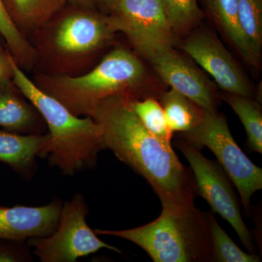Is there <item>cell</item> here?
Returning <instances> with one entry per match:
<instances>
[{
    "label": "cell",
    "mask_w": 262,
    "mask_h": 262,
    "mask_svg": "<svg viewBox=\"0 0 262 262\" xmlns=\"http://www.w3.org/2000/svg\"><path fill=\"white\" fill-rule=\"evenodd\" d=\"M132 94L103 100L89 113L102 130L105 149L149 183L163 209L177 210L194 205L195 182L191 169L181 163L171 144L157 138L144 126L132 106Z\"/></svg>",
    "instance_id": "obj_1"
},
{
    "label": "cell",
    "mask_w": 262,
    "mask_h": 262,
    "mask_svg": "<svg viewBox=\"0 0 262 262\" xmlns=\"http://www.w3.org/2000/svg\"><path fill=\"white\" fill-rule=\"evenodd\" d=\"M10 67L15 86L37 108L49 130L42 158L67 176L96 167L98 153L105 149L101 126L91 117L74 115L61 101L37 87L12 56Z\"/></svg>",
    "instance_id": "obj_2"
},
{
    "label": "cell",
    "mask_w": 262,
    "mask_h": 262,
    "mask_svg": "<svg viewBox=\"0 0 262 262\" xmlns=\"http://www.w3.org/2000/svg\"><path fill=\"white\" fill-rule=\"evenodd\" d=\"M97 235L120 237L142 248L155 262H213L207 213L194 205L163 209L158 218L141 227L125 230L96 229Z\"/></svg>",
    "instance_id": "obj_3"
},
{
    "label": "cell",
    "mask_w": 262,
    "mask_h": 262,
    "mask_svg": "<svg viewBox=\"0 0 262 262\" xmlns=\"http://www.w3.org/2000/svg\"><path fill=\"white\" fill-rule=\"evenodd\" d=\"M146 77L142 62L127 50L119 48L110 52L89 73L79 77H49L43 91L61 101L74 115L89 116L106 98L131 94Z\"/></svg>",
    "instance_id": "obj_4"
},
{
    "label": "cell",
    "mask_w": 262,
    "mask_h": 262,
    "mask_svg": "<svg viewBox=\"0 0 262 262\" xmlns=\"http://www.w3.org/2000/svg\"><path fill=\"white\" fill-rule=\"evenodd\" d=\"M182 134V138L196 149L206 146L215 155L238 191L243 206L249 214L251 196L262 189V169L253 163L237 145L225 117L217 112L204 110L198 125Z\"/></svg>",
    "instance_id": "obj_5"
},
{
    "label": "cell",
    "mask_w": 262,
    "mask_h": 262,
    "mask_svg": "<svg viewBox=\"0 0 262 262\" xmlns=\"http://www.w3.org/2000/svg\"><path fill=\"white\" fill-rule=\"evenodd\" d=\"M89 208L84 196L76 194L66 201L60 213L58 228L47 237L27 239L33 254L42 262H75L106 248L118 253L122 251L97 237L86 222Z\"/></svg>",
    "instance_id": "obj_6"
},
{
    "label": "cell",
    "mask_w": 262,
    "mask_h": 262,
    "mask_svg": "<svg viewBox=\"0 0 262 262\" xmlns=\"http://www.w3.org/2000/svg\"><path fill=\"white\" fill-rule=\"evenodd\" d=\"M106 18L114 32L125 34L146 58L177 42L165 0H120Z\"/></svg>",
    "instance_id": "obj_7"
},
{
    "label": "cell",
    "mask_w": 262,
    "mask_h": 262,
    "mask_svg": "<svg viewBox=\"0 0 262 262\" xmlns=\"http://www.w3.org/2000/svg\"><path fill=\"white\" fill-rule=\"evenodd\" d=\"M176 146L189 162L198 195L208 203L212 211L230 224L246 249L254 253L251 234L243 220L238 198L228 175L220 164L206 158L201 150L183 138L177 141Z\"/></svg>",
    "instance_id": "obj_8"
},
{
    "label": "cell",
    "mask_w": 262,
    "mask_h": 262,
    "mask_svg": "<svg viewBox=\"0 0 262 262\" xmlns=\"http://www.w3.org/2000/svg\"><path fill=\"white\" fill-rule=\"evenodd\" d=\"M181 48L226 93L253 98V89L247 77L213 33L203 30L191 33Z\"/></svg>",
    "instance_id": "obj_9"
},
{
    "label": "cell",
    "mask_w": 262,
    "mask_h": 262,
    "mask_svg": "<svg viewBox=\"0 0 262 262\" xmlns=\"http://www.w3.org/2000/svg\"><path fill=\"white\" fill-rule=\"evenodd\" d=\"M160 78L172 89L209 113H216L211 84L196 67L174 50L168 48L148 58Z\"/></svg>",
    "instance_id": "obj_10"
},
{
    "label": "cell",
    "mask_w": 262,
    "mask_h": 262,
    "mask_svg": "<svg viewBox=\"0 0 262 262\" xmlns=\"http://www.w3.org/2000/svg\"><path fill=\"white\" fill-rule=\"evenodd\" d=\"M115 33L106 15L96 14L94 10L79 9L62 20L55 34L54 42L63 53L80 54L101 47Z\"/></svg>",
    "instance_id": "obj_11"
},
{
    "label": "cell",
    "mask_w": 262,
    "mask_h": 262,
    "mask_svg": "<svg viewBox=\"0 0 262 262\" xmlns=\"http://www.w3.org/2000/svg\"><path fill=\"white\" fill-rule=\"evenodd\" d=\"M63 201L54 198L39 207H0V239L27 241L47 237L58 228Z\"/></svg>",
    "instance_id": "obj_12"
},
{
    "label": "cell",
    "mask_w": 262,
    "mask_h": 262,
    "mask_svg": "<svg viewBox=\"0 0 262 262\" xmlns=\"http://www.w3.org/2000/svg\"><path fill=\"white\" fill-rule=\"evenodd\" d=\"M49 134L23 135L0 130V162L22 178L31 179L37 171V158H42Z\"/></svg>",
    "instance_id": "obj_13"
},
{
    "label": "cell",
    "mask_w": 262,
    "mask_h": 262,
    "mask_svg": "<svg viewBox=\"0 0 262 262\" xmlns=\"http://www.w3.org/2000/svg\"><path fill=\"white\" fill-rule=\"evenodd\" d=\"M203 3L213 20L244 61L258 67L261 56L253 49L241 27L237 0H203Z\"/></svg>",
    "instance_id": "obj_14"
},
{
    "label": "cell",
    "mask_w": 262,
    "mask_h": 262,
    "mask_svg": "<svg viewBox=\"0 0 262 262\" xmlns=\"http://www.w3.org/2000/svg\"><path fill=\"white\" fill-rule=\"evenodd\" d=\"M8 80L0 84V127L23 135H40L39 112L17 96Z\"/></svg>",
    "instance_id": "obj_15"
},
{
    "label": "cell",
    "mask_w": 262,
    "mask_h": 262,
    "mask_svg": "<svg viewBox=\"0 0 262 262\" xmlns=\"http://www.w3.org/2000/svg\"><path fill=\"white\" fill-rule=\"evenodd\" d=\"M17 27L37 29L64 8L65 0H3ZM19 29V28H18Z\"/></svg>",
    "instance_id": "obj_16"
},
{
    "label": "cell",
    "mask_w": 262,
    "mask_h": 262,
    "mask_svg": "<svg viewBox=\"0 0 262 262\" xmlns=\"http://www.w3.org/2000/svg\"><path fill=\"white\" fill-rule=\"evenodd\" d=\"M160 103L173 132L185 134L201 121L204 110L178 91L170 89L160 96Z\"/></svg>",
    "instance_id": "obj_17"
},
{
    "label": "cell",
    "mask_w": 262,
    "mask_h": 262,
    "mask_svg": "<svg viewBox=\"0 0 262 262\" xmlns=\"http://www.w3.org/2000/svg\"><path fill=\"white\" fill-rule=\"evenodd\" d=\"M223 99L238 116L246 130L248 146L253 151L262 154V110L253 98L226 93Z\"/></svg>",
    "instance_id": "obj_18"
},
{
    "label": "cell",
    "mask_w": 262,
    "mask_h": 262,
    "mask_svg": "<svg viewBox=\"0 0 262 262\" xmlns=\"http://www.w3.org/2000/svg\"><path fill=\"white\" fill-rule=\"evenodd\" d=\"M213 250V262H259V256L241 249L222 229L213 213H207Z\"/></svg>",
    "instance_id": "obj_19"
},
{
    "label": "cell",
    "mask_w": 262,
    "mask_h": 262,
    "mask_svg": "<svg viewBox=\"0 0 262 262\" xmlns=\"http://www.w3.org/2000/svg\"><path fill=\"white\" fill-rule=\"evenodd\" d=\"M132 106L141 123L151 134L163 142L171 144L173 132L168 126L159 101L151 97L143 100L134 98Z\"/></svg>",
    "instance_id": "obj_20"
},
{
    "label": "cell",
    "mask_w": 262,
    "mask_h": 262,
    "mask_svg": "<svg viewBox=\"0 0 262 262\" xmlns=\"http://www.w3.org/2000/svg\"><path fill=\"white\" fill-rule=\"evenodd\" d=\"M239 23L245 35L261 56L262 47V0H237Z\"/></svg>",
    "instance_id": "obj_21"
},
{
    "label": "cell",
    "mask_w": 262,
    "mask_h": 262,
    "mask_svg": "<svg viewBox=\"0 0 262 262\" xmlns=\"http://www.w3.org/2000/svg\"><path fill=\"white\" fill-rule=\"evenodd\" d=\"M0 34L4 38L10 52L21 63H29L34 57V50L26 39L0 0Z\"/></svg>",
    "instance_id": "obj_22"
},
{
    "label": "cell",
    "mask_w": 262,
    "mask_h": 262,
    "mask_svg": "<svg viewBox=\"0 0 262 262\" xmlns=\"http://www.w3.org/2000/svg\"><path fill=\"white\" fill-rule=\"evenodd\" d=\"M172 27L178 34L195 28L203 18L198 0H165Z\"/></svg>",
    "instance_id": "obj_23"
},
{
    "label": "cell",
    "mask_w": 262,
    "mask_h": 262,
    "mask_svg": "<svg viewBox=\"0 0 262 262\" xmlns=\"http://www.w3.org/2000/svg\"><path fill=\"white\" fill-rule=\"evenodd\" d=\"M25 241L0 239V262H30L33 256Z\"/></svg>",
    "instance_id": "obj_24"
},
{
    "label": "cell",
    "mask_w": 262,
    "mask_h": 262,
    "mask_svg": "<svg viewBox=\"0 0 262 262\" xmlns=\"http://www.w3.org/2000/svg\"><path fill=\"white\" fill-rule=\"evenodd\" d=\"M10 75H11L10 55L0 47V84L8 80Z\"/></svg>",
    "instance_id": "obj_25"
},
{
    "label": "cell",
    "mask_w": 262,
    "mask_h": 262,
    "mask_svg": "<svg viewBox=\"0 0 262 262\" xmlns=\"http://www.w3.org/2000/svg\"><path fill=\"white\" fill-rule=\"evenodd\" d=\"M65 1L80 10H94L97 6L96 0H65Z\"/></svg>",
    "instance_id": "obj_26"
},
{
    "label": "cell",
    "mask_w": 262,
    "mask_h": 262,
    "mask_svg": "<svg viewBox=\"0 0 262 262\" xmlns=\"http://www.w3.org/2000/svg\"><path fill=\"white\" fill-rule=\"evenodd\" d=\"M119 1H120V0H96L98 6L103 11L106 13V14H107L108 11L113 8L114 5L118 3Z\"/></svg>",
    "instance_id": "obj_27"
}]
</instances>
